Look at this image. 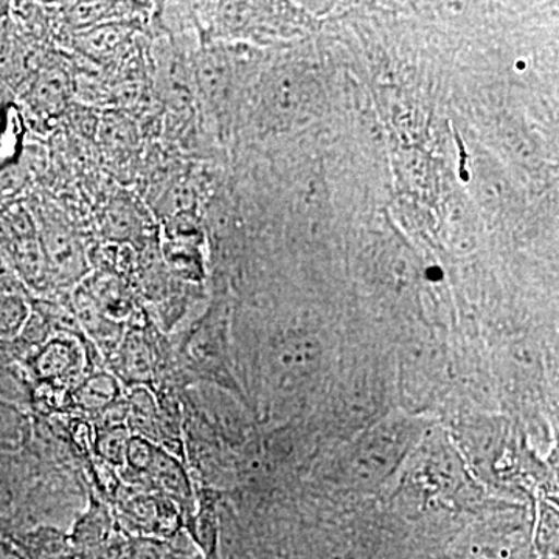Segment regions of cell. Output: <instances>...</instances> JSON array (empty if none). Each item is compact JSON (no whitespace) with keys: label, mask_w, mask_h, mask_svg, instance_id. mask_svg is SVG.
Listing matches in <instances>:
<instances>
[{"label":"cell","mask_w":559,"mask_h":559,"mask_svg":"<svg viewBox=\"0 0 559 559\" xmlns=\"http://www.w3.org/2000/svg\"><path fill=\"white\" fill-rule=\"evenodd\" d=\"M36 223L46 264V277L51 275L61 285H70L83 277L87 263L79 237L60 219L51 218L49 213H43L36 218Z\"/></svg>","instance_id":"cell-1"},{"label":"cell","mask_w":559,"mask_h":559,"mask_svg":"<svg viewBox=\"0 0 559 559\" xmlns=\"http://www.w3.org/2000/svg\"><path fill=\"white\" fill-rule=\"evenodd\" d=\"M407 443L409 430H403V426L390 425L378 428L377 432L359 441L358 450L353 451L349 474L353 479L362 484L378 481L399 465L407 450Z\"/></svg>","instance_id":"cell-2"},{"label":"cell","mask_w":559,"mask_h":559,"mask_svg":"<svg viewBox=\"0 0 559 559\" xmlns=\"http://www.w3.org/2000/svg\"><path fill=\"white\" fill-rule=\"evenodd\" d=\"M28 362L39 380H72L83 370L84 348L75 336L58 334L36 348Z\"/></svg>","instance_id":"cell-3"},{"label":"cell","mask_w":559,"mask_h":559,"mask_svg":"<svg viewBox=\"0 0 559 559\" xmlns=\"http://www.w3.org/2000/svg\"><path fill=\"white\" fill-rule=\"evenodd\" d=\"M70 94L69 73L58 66H44L28 84L27 103L39 116L53 117L68 105Z\"/></svg>","instance_id":"cell-4"},{"label":"cell","mask_w":559,"mask_h":559,"mask_svg":"<svg viewBox=\"0 0 559 559\" xmlns=\"http://www.w3.org/2000/svg\"><path fill=\"white\" fill-rule=\"evenodd\" d=\"M103 216V229L116 245H132L145 238V223L131 198H114Z\"/></svg>","instance_id":"cell-5"},{"label":"cell","mask_w":559,"mask_h":559,"mask_svg":"<svg viewBox=\"0 0 559 559\" xmlns=\"http://www.w3.org/2000/svg\"><path fill=\"white\" fill-rule=\"evenodd\" d=\"M100 308L103 314L110 320L128 318L132 311V300L128 286L117 272L102 271L94 275L84 286Z\"/></svg>","instance_id":"cell-6"},{"label":"cell","mask_w":559,"mask_h":559,"mask_svg":"<svg viewBox=\"0 0 559 559\" xmlns=\"http://www.w3.org/2000/svg\"><path fill=\"white\" fill-rule=\"evenodd\" d=\"M119 355L121 370L130 380L142 382L153 377L154 352L142 329L128 331L120 344Z\"/></svg>","instance_id":"cell-7"},{"label":"cell","mask_w":559,"mask_h":559,"mask_svg":"<svg viewBox=\"0 0 559 559\" xmlns=\"http://www.w3.org/2000/svg\"><path fill=\"white\" fill-rule=\"evenodd\" d=\"M145 474L171 499L179 502L189 500L191 491L186 471L179 465L178 460L173 459L167 452L157 448Z\"/></svg>","instance_id":"cell-8"},{"label":"cell","mask_w":559,"mask_h":559,"mask_svg":"<svg viewBox=\"0 0 559 559\" xmlns=\"http://www.w3.org/2000/svg\"><path fill=\"white\" fill-rule=\"evenodd\" d=\"M75 399L83 409H109L119 399V384L108 373H94L76 388Z\"/></svg>","instance_id":"cell-9"},{"label":"cell","mask_w":559,"mask_h":559,"mask_svg":"<svg viewBox=\"0 0 559 559\" xmlns=\"http://www.w3.org/2000/svg\"><path fill=\"white\" fill-rule=\"evenodd\" d=\"M32 305L24 293L0 296V342H10L20 336L31 318Z\"/></svg>","instance_id":"cell-10"},{"label":"cell","mask_w":559,"mask_h":559,"mask_svg":"<svg viewBox=\"0 0 559 559\" xmlns=\"http://www.w3.org/2000/svg\"><path fill=\"white\" fill-rule=\"evenodd\" d=\"M66 9V17L70 24L75 27H90L95 25L97 22L105 20V17L112 16L117 11L124 10L127 3H68Z\"/></svg>","instance_id":"cell-11"},{"label":"cell","mask_w":559,"mask_h":559,"mask_svg":"<svg viewBox=\"0 0 559 559\" xmlns=\"http://www.w3.org/2000/svg\"><path fill=\"white\" fill-rule=\"evenodd\" d=\"M130 430L123 426L106 429L98 439V451L102 457L112 466L127 465L128 444H130Z\"/></svg>","instance_id":"cell-12"},{"label":"cell","mask_w":559,"mask_h":559,"mask_svg":"<svg viewBox=\"0 0 559 559\" xmlns=\"http://www.w3.org/2000/svg\"><path fill=\"white\" fill-rule=\"evenodd\" d=\"M14 103H16V94H14V90H11L9 84L0 79V119H2L5 110L9 109L11 105H14Z\"/></svg>","instance_id":"cell-13"},{"label":"cell","mask_w":559,"mask_h":559,"mask_svg":"<svg viewBox=\"0 0 559 559\" xmlns=\"http://www.w3.org/2000/svg\"><path fill=\"white\" fill-rule=\"evenodd\" d=\"M11 3L0 2V24L10 20Z\"/></svg>","instance_id":"cell-14"},{"label":"cell","mask_w":559,"mask_h":559,"mask_svg":"<svg viewBox=\"0 0 559 559\" xmlns=\"http://www.w3.org/2000/svg\"><path fill=\"white\" fill-rule=\"evenodd\" d=\"M200 559H204V558H200Z\"/></svg>","instance_id":"cell-15"}]
</instances>
